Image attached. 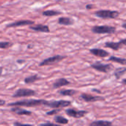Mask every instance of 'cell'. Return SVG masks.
<instances>
[{
    "instance_id": "cell-13",
    "label": "cell",
    "mask_w": 126,
    "mask_h": 126,
    "mask_svg": "<svg viewBox=\"0 0 126 126\" xmlns=\"http://www.w3.org/2000/svg\"><path fill=\"white\" fill-rule=\"evenodd\" d=\"M89 52L94 56L100 57V58H106L110 55V53L103 49L100 48H92L89 49Z\"/></svg>"
},
{
    "instance_id": "cell-32",
    "label": "cell",
    "mask_w": 126,
    "mask_h": 126,
    "mask_svg": "<svg viewBox=\"0 0 126 126\" xmlns=\"http://www.w3.org/2000/svg\"><path fill=\"white\" fill-rule=\"evenodd\" d=\"M122 27H123V28L124 30H126V21H123V24H122Z\"/></svg>"
},
{
    "instance_id": "cell-23",
    "label": "cell",
    "mask_w": 126,
    "mask_h": 126,
    "mask_svg": "<svg viewBox=\"0 0 126 126\" xmlns=\"http://www.w3.org/2000/svg\"><path fill=\"white\" fill-rule=\"evenodd\" d=\"M126 72V68L123 67V68H118L116 69L114 73V75L115 76L116 79H120L123 75H125Z\"/></svg>"
},
{
    "instance_id": "cell-9",
    "label": "cell",
    "mask_w": 126,
    "mask_h": 126,
    "mask_svg": "<svg viewBox=\"0 0 126 126\" xmlns=\"http://www.w3.org/2000/svg\"><path fill=\"white\" fill-rule=\"evenodd\" d=\"M126 45V39L123 38L119 41H107L104 44V47L107 48H110L114 51H118L119 49H122Z\"/></svg>"
},
{
    "instance_id": "cell-7",
    "label": "cell",
    "mask_w": 126,
    "mask_h": 126,
    "mask_svg": "<svg viewBox=\"0 0 126 126\" xmlns=\"http://www.w3.org/2000/svg\"><path fill=\"white\" fill-rule=\"evenodd\" d=\"M90 67L97 72L103 73H108L113 69V65L111 63H103L100 61H95L92 63Z\"/></svg>"
},
{
    "instance_id": "cell-15",
    "label": "cell",
    "mask_w": 126,
    "mask_h": 126,
    "mask_svg": "<svg viewBox=\"0 0 126 126\" xmlns=\"http://www.w3.org/2000/svg\"><path fill=\"white\" fill-rule=\"evenodd\" d=\"M70 84H71V82L69 80H68L67 79H66L64 78H61L57 79L52 83V89H60V88L63 87V86H66L70 85Z\"/></svg>"
},
{
    "instance_id": "cell-26",
    "label": "cell",
    "mask_w": 126,
    "mask_h": 126,
    "mask_svg": "<svg viewBox=\"0 0 126 126\" xmlns=\"http://www.w3.org/2000/svg\"><path fill=\"white\" fill-rule=\"evenodd\" d=\"M14 126H31V124H27V123H21L18 122H15L13 123Z\"/></svg>"
},
{
    "instance_id": "cell-21",
    "label": "cell",
    "mask_w": 126,
    "mask_h": 126,
    "mask_svg": "<svg viewBox=\"0 0 126 126\" xmlns=\"http://www.w3.org/2000/svg\"><path fill=\"white\" fill-rule=\"evenodd\" d=\"M54 121L56 124L61 125H66L69 123V120L61 115H55L54 117Z\"/></svg>"
},
{
    "instance_id": "cell-34",
    "label": "cell",
    "mask_w": 126,
    "mask_h": 126,
    "mask_svg": "<svg viewBox=\"0 0 126 126\" xmlns=\"http://www.w3.org/2000/svg\"><path fill=\"white\" fill-rule=\"evenodd\" d=\"M2 72H3V67L2 66H0V77L2 75Z\"/></svg>"
},
{
    "instance_id": "cell-31",
    "label": "cell",
    "mask_w": 126,
    "mask_h": 126,
    "mask_svg": "<svg viewBox=\"0 0 126 126\" xmlns=\"http://www.w3.org/2000/svg\"><path fill=\"white\" fill-rule=\"evenodd\" d=\"M92 91L94 92H97L98 94H102V92L100 90H99V89H92Z\"/></svg>"
},
{
    "instance_id": "cell-2",
    "label": "cell",
    "mask_w": 126,
    "mask_h": 126,
    "mask_svg": "<svg viewBox=\"0 0 126 126\" xmlns=\"http://www.w3.org/2000/svg\"><path fill=\"white\" fill-rule=\"evenodd\" d=\"M94 15L102 19H115L119 17L120 12L111 10H99L95 11Z\"/></svg>"
},
{
    "instance_id": "cell-16",
    "label": "cell",
    "mask_w": 126,
    "mask_h": 126,
    "mask_svg": "<svg viewBox=\"0 0 126 126\" xmlns=\"http://www.w3.org/2000/svg\"><path fill=\"white\" fill-rule=\"evenodd\" d=\"M58 24L64 26H71L75 24V21L69 17L62 16L58 19Z\"/></svg>"
},
{
    "instance_id": "cell-10",
    "label": "cell",
    "mask_w": 126,
    "mask_h": 126,
    "mask_svg": "<svg viewBox=\"0 0 126 126\" xmlns=\"http://www.w3.org/2000/svg\"><path fill=\"white\" fill-rule=\"evenodd\" d=\"M80 99L86 102V103H94L97 101H103L105 100V98L100 96H94L87 93H82L80 95Z\"/></svg>"
},
{
    "instance_id": "cell-18",
    "label": "cell",
    "mask_w": 126,
    "mask_h": 126,
    "mask_svg": "<svg viewBox=\"0 0 126 126\" xmlns=\"http://www.w3.org/2000/svg\"><path fill=\"white\" fill-rule=\"evenodd\" d=\"M58 93L61 96H68L72 97L78 94V91L75 89H61L58 91Z\"/></svg>"
},
{
    "instance_id": "cell-12",
    "label": "cell",
    "mask_w": 126,
    "mask_h": 126,
    "mask_svg": "<svg viewBox=\"0 0 126 126\" xmlns=\"http://www.w3.org/2000/svg\"><path fill=\"white\" fill-rule=\"evenodd\" d=\"M29 29L31 30H33L35 32H45V33H49L50 32V29L48 25H45V24H32V25H29Z\"/></svg>"
},
{
    "instance_id": "cell-11",
    "label": "cell",
    "mask_w": 126,
    "mask_h": 126,
    "mask_svg": "<svg viewBox=\"0 0 126 126\" xmlns=\"http://www.w3.org/2000/svg\"><path fill=\"white\" fill-rule=\"evenodd\" d=\"M35 21L32 20H18L14 22H12L10 24H8L6 26V28H13V27H23V26H29L34 24Z\"/></svg>"
},
{
    "instance_id": "cell-30",
    "label": "cell",
    "mask_w": 126,
    "mask_h": 126,
    "mask_svg": "<svg viewBox=\"0 0 126 126\" xmlns=\"http://www.w3.org/2000/svg\"><path fill=\"white\" fill-rule=\"evenodd\" d=\"M25 61H26L25 60H19V59H18V60L16 61V63H19V64H22V63H24Z\"/></svg>"
},
{
    "instance_id": "cell-17",
    "label": "cell",
    "mask_w": 126,
    "mask_h": 126,
    "mask_svg": "<svg viewBox=\"0 0 126 126\" xmlns=\"http://www.w3.org/2000/svg\"><path fill=\"white\" fill-rule=\"evenodd\" d=\"M41 79V77H40L37 74H35V75H32L30 76H28V77H26L24 80V83L26 84H31V83H33Z\"/></svg>"
},
{
    "instance_id": "cell-20",
    "label": "cell",
    "mask_w": 126,
    "mask_h": 126,
    "mask_svg": "<svg viewBox=\"0 0 126 126\" xmlns=\"http://www.w3.org/2000/svg\"><path fill=\"white\" fill-rule=\"evenodd\" d=\"M108 61H112V62H114V63H120V64L123 65V66H125L126 63V60L125 58H118V57H116L114 55H109V58H108Z\"/></svg>"
},
{
    "instance_id": "cell-25",
    "label": "cell",
    "mask_w": 126,
    "mask_h": 126,
    "mask_svg": "<svg viewBox=\"0 0 126 126\" xmlns=\"http://www.w3.org/2000/svg\"><path fill=\"white\" fill-rule=\"evenodd\" d=\"M62 109H53L52 110H51V111H47V112L46 113V114L48 115V116L56 115V114H58L60 111H61Z\"/></svg>"
},
{
    "instance_id": "cell-29",
    "label": "cell",
    "mask_w": 126,
    "mask_h": 126,
    "mask_svg": "<svg viewBox=\"0 0 126 126\" xmlns=\"http://www.w3.org/2000/svg\"><path fill=\"white\" fill-rule=\"evenodd\" d=\"M5 104H6V101L4 100L0 99V106H5Z\"/></svg>"
},
{
    "instance_id": "cell-6",
    "label": "cell",
    "mask_w": 126,
    "mask_h": 126,
    "mask_svg": "<svg viewBox=\"0 0 126 126\" xmlns=\"http://www.w3.org/2000/svg\"><path fill=\"white\" fill-rule=\"evenodd\" d=\"M37 95L36 91L27 89V88H21L17 89L14 94L12 95L13 98H21V97H34Z\"/></svg>"
},
{
    "instance_id": "cell-1",
    "label": "cell",
    "mask_w": 126,
    "mask_h": 126,
    "mask_svg": "<svg viewBox=\"0 0 126 126\" xmlns=\"http://www.w3.org/2000/svg\"><path fill=\"white\" fill-rule=\"evenodd\" d=\"M45 100L42 99H24L18 100L16 102H12L8 103L7 106H26V107H35L39 106H44L45 103Z\"/></svg>"
},
{
    "instance_id": "cell-24",
    "label": "cell",
    "mask_w": 126,
    "mask_h": 126,
    "mask_svg": "<svg viewBox=\"0 0 126 126\" xmlns=\"http://www.w3.org/2000/svg\"><path fill=\"white\" fill-rule=\"evenodd\" d=\"M13 46V43L10 41H0V49H7Z\"/></svg>"
},
{
    "instance_id": "cell-33",
    "label": "cell",
    "mask_w": 126,
    "mask_h": 126,
    "mask_svg": "<svg viewBox=\"0 0 126 126\" xmlns=\"http://www.w3.org/2000/svg\"><path fill=\"white\" fill-rule=\"evenodd\" d=\"M122 83H123V85L126 86V78L123 79V80H122Z\"/></svg>"
},
{
    "instance_id": "cell-8",
    "label": "cell",
    "mask_w": 126,
    "mask_h": 126,
    "mask_svg": "<svg viewBox=\"0 0 126 126\" xmlns=\"http://www.w3.org/2000/svg\"><path fill=\"white\" fill-rule=\"evenodd\" d=\"M65 113L70 117H73L75 119H80V118L85 117L88 114V111H85V110H77L75 108H71V109H66Z\"/></svg>"
},
{
    "instance_id": "cell-5",
    "label": "cell",
    "mask_w": 126,
    "mask_h": 126,
    "mask_svg": "<svg viewBox=\"0 0 126 126\" xmlns=\"http://www.w3.org/2000/svg\"><path fill=\"white\" fill-rule=\"evenodd\" d=\"M67 58L66 55H55L51 57H49L47 58L44 59L41 61L38 66H49V65H53L55 63H58L60 61H62L63 60L66 59Z\"/></svg>"
},
{
    "instance_id": "cell-3",
    "label": "cell",
    "mask_w": 126,
    "mask_h": 126,
    "mask_svg": "<svg viewBox=\"0 0 126 126\" xmlns=\"http://www.w3.org/2000/svg\"><path fill=\"white\" fill-rule=\"evenodd\" d=\"M91 30L94 34H114L117 32V27L110 25H94Z\"/></svg>"
},
{
    "instance_id": "cell-28",
    "label": "cell",
    "mask_w": 126,
    "mask_h": 126,
    "mask_svg": "<svg viewBox=\"0 0 126 126\" xmlns=\"http://www.w3.org/2000/svg\"><path fill=\"white\" fill-rule=\"evenodd\" d=\"M55 125V123H50V122H47V123H41L40 126H54Z\"/></svg>"
},
{
    "instance_id": "cell-27",
    "label": "cell",
    "mask_w": 126,
    "mask_h": 126,
    "mask_svg": "<svg viewBox=\"0 0 126 126\" xmlns=\"http://www.w3.org/2000/svg\"><path fill=\"white\" fill-rule=\"evenodd\" d=\"M86 8L88 10H92V9L94 8V4H88L86 5Z\"/></svg>"
},
{
    "instance_id": "cell-19",
    "label": "cell",
    "mask_w": 126,
    "mask_h": 126,
    "mask_svg": "<svg viewBox=\"0 0 126 126\" xmlns=\"http://www.w3.org/2000/svg\"><path fill=\"white\" fill-rule=\"evenodd\" d=\"M62 14V13L59 10H47L42 12V15L46 17H52V16H57Z\"/></svg>"
},
{
    "instance_id": "cell-14",
    "label": "cell",
    "mask_w": 126,
    "mask_h": 126,
    "mask_svg": "<svg viewBox=\"0 0 126 126\" xmlns=\"http://www.w3.org/2000/svg\"><path fill=\"white\" fill-rule=\"evenodd\" d=\"M11 107L12 108L10 109V111L19 116H31L32 114V111L24 109L21 108V106H11Z\"/></svg>"
},
{
    "instance_id": "cell-4",
    "label": "cell",
    "mask_w": 126,
    "mask_h": 126,
    "mask_svg": "<svg viewBox=\"0 0 126 126\" xmlns=\"http://www.w3.org/2000/svg\"><path fill=\"white\" fill-rule=\"evenodd\" d=\"M72 105V102L69 100H51V101H45L44 106L52 108V109H63Z\"/></svg>"
},
{
    "instance_id": "cell-22",
    "label": "cell",
    "mask_w": 126,
    "mask_h": 126,
    "mask_svg": "<svg viewBox=\"0 0 126 126\" xmlns=\"http://www.w3.org/2000/svg\"><path fill=\"white\" fill-rule=\"evenodd\" d=\"M113 123L107 120H96L90 123L91 126H111Z\"/></svg>"
}]
</instances>
